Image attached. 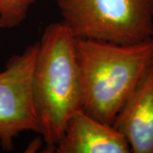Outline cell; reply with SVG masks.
I'll return each mask as SVG.
<instances>
[{
  "instance_id": "6da1fadb",
  "label": "cell",
  "mask_w": 153,
  "mask_h": 153,
  "mask_svg": "<svg viewBox=\"0 0 153 153\" xmlns=\"http://www.w3.org/2000/svg\"><path fill=\"white\" fill-rule=\"evenodd\" d=\"M82 111L111 124L153 61V38L120 44L76 38Z\"/></svg>"
},
{
  "instance_id": "7a4b0ae2",
  "label": "cell",
  "mask_w": 153,
  "mask_h": 153,
  "mask_svg": "<svg viewBox=\"0 0 153 153\" xmlns=\"http://www.w3.org/2000/svg\"><path fill=\"white\" fill-rule=\"evenodd\" d=\"M33 105L48 152H55L71 115L82 110L76 38L61 22L44 28L32 80Z\"/></svg>"
},
{
  "instance_id": "3957f363",
  "label": "cell",
  "mask_w": 153,
  "mask_h": 153,
  "mask_svg": "<svg viewBox=\"0 0 153 153\" xmlns=\"http://www.w3.org/2000/svg\"><path fill=\"white\" fill-rule=\"evenodd\" d=\"M73 36L114 44L153 38V0H56Z\"/></svg>"
},
{
  "instance_id": "277c9868",
  "label": "cell",
  "mask_w": 153,
  "mask_h": 153,
  "mask_svg": "<svg viewBox=\"0 0 153 153\" xmlns=\"http://www.w3.org/2000/svg\"><path fill=\"white\" fill-rule=\"evenodd\" d=\"M38 43L11 56L0 71V146L10 152L22 132L39 134L33 105L32 80Z\"/></svg>"
},
{
  "instance_id": "5b68a950",
  "label": "cell",
  "mask_w": 153,
  "mask_h": 153,
  "mask_svg": "<svg viewBox=\"0 0 153 153\" xmlns=\"http://www.w3.org/2000/svg\"><path fill=\"white\" fill-rule=\"evenodd\" d=\"M112 126L125 137L131 152L153 153V61Z\"/></svg>"
},
{
  "instance_id": "8992f818",
  "label": "cell",
  "mask_w": 153,
  "mask_h": 153,
  "mask_svg": "<svg viewBox=\"0 0 153 153\" xmlns=\"http://www.w3.org/2000/svg\"><path fill=\"white\" fill-rule=\"evenodd\" d=\"M57 153H128V143L120 132L77 110L71 115L55 149Z\"/></svg>"
},
{
  "instance_id": "52a82bcc",
  "label": "cell",
  "mask_w": 153,
  "mask_h": 153,
  "mask_svg": "<svg viewBox=\"0 0 153 153\" xmlns=\"http://www.w3.org/2000/svg\"><path fill=\"white\" fill-rule=\"evenodd\" d=\"M37 0H0V28L19 27L28 16Z\"/></svg>"
}]
</instances>
